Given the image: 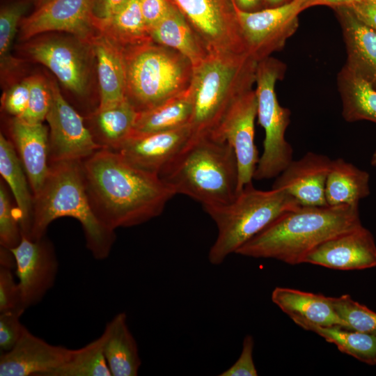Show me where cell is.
Returning a JSON list of instances; mask_svg holds the SVG:
<instances>
[{
    "instance_id": "obj_33",
    "label": "cell",
    "mask_w": 376,
    "mask_h": 376,
    "mask_svg": "<svg viewBox=\"0 0 376 376\" xmlns=\"http://www.w3.org/2000/svg\"><path fill=\"white\" fill-rule=\"evenodd\" d=\"M34 0H2L0 8V70L1 80L10 79L20 68L21 61L10 50L18 27Z\"/></svg>"
},
{
    "instance_id": "obj_7",
    "label": "cell",
    "mask_w": 376,
    "mask_h": 376,
    "mask_svg": "<svg viewBox=\"0 0 376 376\" xmlns=\"http://www.w3.org/2000/svg\"><path fill=\"white\" fill-rule=\"evenodd\" d=\"M124 53L125 97L137 112L162 104L191 88L193 64L178 51L152 40Z\"/></svg>"
},
{
    "instance_id": "obj_8",
    "label": "cell",
    "mask_w": 376,
    "mask_h": 376,
    "mask_svg": "<svg viewBox=\"0 0 376 376\" xmlns=\"http://www.w3.org/2000/svg\"><path fill=\"white\" fill-rule=\"evenodd\" d=\"M285 69L282 62L270 56L258 61L257 117L264 129L265 139L253 175L256 180L276 178L293 160L292 148L285 136L290 112L280 105L275 93L276 82L283 78Z\"/></svg>"
},
{
    "instance_id": "obj_9",
    "label": "cell",
    "mask_w": 376,
    "mask_h": 376,
    "mask_svg": "<svg viewBox=\"0 0 376 376\" xmlns=\"http://www.w3.org/2000/svg\"><path fill=\"white\" fill-rule=\"evenodd\" d=\"M210 54H248L234 0H172Z\"/></svg>"
},
{
    "instance_id": "obj_41",
    "label": "cell",
    "mask_w": 376,
    "mask_h": 376,
    "mask_svg": "<svg viewBox=\"0 0 376 376\" xmlns=\"http://www.w3.org/2000/svg\"><path fill=\"white\" fill-rule=\"evenodd\" d=\"M254 340L251 335H246L242 343L241 354L237 360L220 376H257L258 372L253 359Z\"/></svg>"
},
{
    "instance_id": "obj_10",
    "label": "cell",
    "mask_w": 376,
    "mask_h": 376,
    "mask_svg": "<svg viewBox=\"0 0 376 376\" xmlns=\"http://www.w3.org/2000/svg\"><path fill=\"white\" fill-rule=\"evenodd\" d=\"M23 50L32 61L47 67L74 95H88L93 55L88 42L75 37H43L29 40Z\"/></svg>"
},
{
    "instance_id": "obj_15",
    "label": "cell",
    "mask_w": 376,
    "mask_h": 376,
    "mask_svg": "<svg viewBox=\"0 0 376 376\" xmlns=\"http://www.w3.org/2000/svg\"><path fill=\"white\" fill-rule=\"evenodd\" d=\"M93 0H51L24 17L20 38L29 40L49 31H64L88 42L96 33L93 24Z\"/></svg>"
},
{
    "instance_id": "obj_40",
    "label": "cell",
    "mask_w": 376,
    "mask_h": 376,
    "mask_svg": "<svg viewBox=\"0 0 376 376\" xmlns=\"http://www.w3.org/2000/svg\"><path fill=\"white\" fill-rule=\"evenodd\" d=\"M23 313L21 311L0 313V348L3 352L10 351L21 337L25 327L20 322Z\"/></svg>"
},
{
    "instance_id": "obj_20",
    "label": "cell",
    "mask_w": 376,
    "mask_h": 376,
    "mask_svg": "<svg viewBox=\"0 0 376 376\" xmlns=\"http://www.w3.org/2000/svg\"><path fill=\"white\" fill-rule=\"evenodd\" d=\"M9 133L35 196L41 190L49 170L48 129L42 123H30L13 117Z\"/></svg>"
},
{
    "instance_id": "obj_45",
    "label": "cell",
    "mask_w": 376,
    "mask_h": 376,
    "mask_svg": "<svg viewBox=\"0 0 376 376\" xmlns=\"http://www.w3.org/2000/svg\"><path fill=\"white\" fill-rule=\"evenodd\" d=\"M361 0H308L307 8L315 5H327L334 7L350 6Z\"/></svg>"
},
{
    "instance_id": "obj_38",
    "label": "cell",
    "mask_w": 376,
    "mask_h": 376,
    "mask_svg": "<svg viewBox=\"0 0 376 376\" xmlns=\"http://www.w3.org/2000/svg\"><path fill=\"white\" fill-rule=\"evenodd\" d=\"M18 282L12 269L0 266V313L10 311L24 312Z\"/></svg>"
},
{
    "instance_id": "obj_13",
    "label": "cell",
    "mask_w": 376,
    "mask_h": 376,
    "mask_svg": "<svg viewBox=\"0 0 376 376\" xmlns=\"http://www.w3.org/2000/svg\"><path fill=\"white\" fill-rule=\"evenodd\" d=\"M256 116L257 97L255 90L251 89L233 102L210 134L226 141L234 150L239 170V192L252 182L259 160L254 141Z\"/></svg>"
},
{
    "instance_id": "obj_31",
    "label": "cell",
    "mask_w": 376,
    "mask_h": 376,
    "mask_svg": "<svg viewBox=\"0 0 376 376\" xmlns=\"http://www.w3.org/2000/svg\"><path fill=\"white\" fill-rule=\"evenodd\" d=\"M193 99L186 93L150 109L138 112L133 133L147 134L172 130L190 124Z\"/></svg>"
},
{
    "instance_id": "obj_23",
    "label": "cell",
    "mask_w": 376,
    "mask_h": 376,
    "mask_svg": "<svg viewBox=\"0 0 376 376\" xmlns=\"http://www.w3.org/2000/svg\"><path fill=\"white\" fill-rule=\"evenodd\" d=\"M272 302L293 321L304 320L324 327L345 324L337 314L331 297L296 289L276 287L271 295Z\"/></svg>"
},
{
    "instance_id": "obj_3",
    "label": "cell",
    "mask_w": 376,
    "mask_h": 376,
    "mask_svg": "<svg viewBox=\"0 0 376 376\" xmlns=\"http://www.w3.org/2000/svg\"><path fill=\"white\" fill-rule=\"evenodd\" d=\"M159 177L176 194L203 208L231 203L239 193V170L233 148L207 134L191 137Z\"/></svg>"
},
{
    "instance_id": "obj_25",
    "label": "cell",
    "mask_w": 376,
    "mask_h": 376,
    "mask_svg": "<svg viewBox=\"0 0 376 376\" xmlns=\"http://www.w3.org/2000/svg\"><path fill=\"white\" fill-rule=\"evenodd\" d=\"M103 352L111 376H136L141 365L136 341L125 313L116 314L101 334Z\"/></svg>"
},
{
    "instance_id": "obj_26",
    "label": "cell",
    "mask_w": 376,
    "mask_h": 376,
    "mask_svg": "<svg viewBox=\"0 0 376 376\" xmlns=\"http://www.w3.org/2000/svg\"><path fill=\"white\" fill-rule=\"evenodd\" d=\"M0 173L15 201L22 235L29 238L34 196L31 194L27 175L13 143L2 133L0 134Z\"/></svg>"
},
{
    "instance_id": "obj_28",
    "label": "cell",
    "mask_w": 376,
    "mask_h": 376,
    "mask_svg": "<svg viewBox=\"0 0 376 376\" xmlns=\"http://www.w3.org/2000/svg\"><path fill=\"white\" fill-rule=\"evenodd\" d=\"M138 112L125 98L113 104L97 108L88 127L95 143L102 148L116 150L133 133Z\"/></svg>"
},
{
    "instance_id": "obj_5",
    "label": "cell",
    "mask_w": 376,
    "mask_h": 376,
    "mask_svg": "<svg viewBox=\"0 0 376 376\" xmlns=\"http://www.w3.org/2000/svg\"><path fill=\"white\" fill-rule=\"evenodd\" d=\"M257 65L248 54H210L194 68L192 136L210 134L233 102L253 89Z\"/></svg>"
},
{
    "instance_id": "obj_44",
    "label": "cell",
    "mask_w": 376,
    "mask_h": 376,
    "mask_svg": "<svg viewBox=\"0 0 376 376\" xmlns=\"http://www.w3.org/2000/svg\"><path fill=\"white\" fill-rule=\"evenodd\" d=\"M126 1L127 0H93V17L96 19L104 18Z\"/></svg>"
},
{
    "instance_id": "obj_39",
    "label": "cell",
    "mask_w": 376,
    "mask_h": 376,
    "mask_svg": "<svg viewBox=\"0 0 376 376\" xmlns=\"http://www.w3.org/2000/svg\"><path fill=\"white\" fill-rule=\"evenodd\" d=\"M30 93L29 78L13 84L2 95L3 110L15 118H20L26 111Z\"/></svg>"
},
{
    "instance_id": "obj_29",
    "label": "cell",
    "mask_w": 376,
    "mask_h": 376,
    "mask_svg": "<svg viewBox=\"0 0 376 376\" xmlns=\"http://www.w3.org/2000/svg\"><path fill=\"white\" fill-rule=\"evenodd\" d=\"M369 173L342 158L331 162L325 185L328 205H359L370 194Z\"/></svg>"
},
{
    "instance_id": "obj_16",
    "label": "cell",
    "mask_w": 376,
    "mask_h": 376,
    "mask_svg": "<svg viewBox=\"0 0 376 376\" xmlns=\"http://www.w3.org/2000/svg\"><path fill=\"white\" fill-rule=\"evenodd\" d=\"M192 137L190 124L152 133H132L116 150L127 162L141 171L159 176Z\"/></svg>"
},
{
    "instance_id": "obj_43",
    "label": "cell",
    "mask_w": 376,
    "mask_h": 376,
    "mask_svg": "<svg viewBox=\"0 0 376 376\" xmlns=\"http://www.w3.org/2000/svg\"><path fill=\"white\" fill-rule=\"evenodd\" d=\"M347 7L361 22L376 32V0H361Z\"/></svg>"
},
{
    "instance_id": "obj_18",
    "label": "cell",
    "mask_w": 376,
    "mask_h": 376,
    "mask_svg": "<svg viewBox=\"0 0 376 376\" xmlns=\"http://www.w3.org/2000/svg\"><path fill=\"white\" fill-rule=\"evenodd\" d=\"M71 349L51 345L24 327L15 345L0 357L1 376H51Z\"/></svg>"
},
{
    "instance_id": "obj_12",
    "label": "cell",
    "mask_w": 376,
    "mask_h": 376,
    "mask_svg": "<svg viewBox=\"0 0 376 376\" xmlns=\"http://www.w3.org/2000/svg\"><path fill=\"white\" fill-rule=\"evenodd\" d=\"M52 102L46 116L49 127V163L81 161L102 148L84 118L63 97L58 84L49 80Z\"/></svg>"
},
{
    "instance_id": "obj_48",
    "label": "cell",
    "mask_w": 376,
    "mask_h": 376,
    "mask_svg": "<svg viewBox=\"0 0 376 376\" xmlns=\"http://www.w3.org/2000/svg\"><path fill=\"white\" fill-rule=\"evenodd\" d=\"M51 0H34V10L43 6Z\"/></svg>"
},
{
    "instance_id": "obj_32",
    "label": "cell",
    "mask_w": 376,
    "mask_h": 376,
    "mask_svg": "<svg viewBox=\"0 0 376 376\" xmlns=\"http://www.w3.org/2000/svg\"><path fill=\"white\" fill-rule=\"evenodd\" d=\"M293 322L334 344L340 352L365 363L376 365V336L340 326H319L299 320Z\"/></svg>"
},
{
    "instance_id": "obj_2",
    "label": "cell",
    "mask_w": 376,
    "mask_h": 376,
    "mask_svg": "<svg viewBox=\"0 0 376 376\" xmlns=\"http://www.w3.org/2000/svg\"><path fill=\"white\" fill-rule=\"evenodd\" d=\"M361 226L359 205H300L281 215L235 253L298 265L322 242Z\"/></svg>"
},
{
    "instance_id": "obj_42",
    "label": "cell",
    "mask_w": 376,
    "mask_h": 376,
    "mask_svg": "<svg viewBox=\"0 0 376 376\" xmlns=\"http://www.w3.org/2000/svg\"><path fill=\"white\" fill-rule=\"evenodd\" d=\"M172 0H140L141 10L149 30L166 15Z\"/></svg>"
},
{
    "instance_id": "obj_49",
    "label": "cell",
    "mask_w": 376,
    "mask_h": 376,
    "mask_svg": "<svg viewBox=\"0 0 376 376\" xmlns=\"http://www.w3.org/2000/svg\"><path fill=\"white\" fill-rule=\"evenodd\" d=\"M370 163L373 166L376 167V150L373 152L371 156Z\"/></svg>"
},
{
    "instance_id": "obj_35",
    "label": "cell",
    "mask_w": 376,
    "mask_h": 376,
    "mask_svg": "<svg viewBox=\"0 0 376 376\" xmlns=\"http://www.w3.org/2000/svg\"><path fill=\"white\" fill-rule=\"evenodd\" d=\"M331 300L345 328L376 336V312L354 301L349 295L331 297Z\"/></svg>"
},
{
    "instance_id": "obj_6",
    "label": "cell",
    "mask_w": 376,
    "mask_h": 376,
    "mask_svg": "<svg viewBox=\"0 0 376 376\" xmlns=\"http://www.w3.org/2000/svg\"><path fill=\"white\" fill-rule=\"evenodd\" d=\"M301 205L284 190L263 191L246 185L230 203L203 208L217 228V237L208 253L218 265L283 214Z\"/></svg>"
},
{
    "instance_id": "obj_30",
    "label": "cell",
    "mask_w": 376,
    "mask_h": 376,
    "mask_svg": "<svg viewBox=\"0 0 376 376\" xmlns=\"http://www.w3.org/2000/svg\"><path fill=\"white\" fill-rule=\"evenodd\" d=\"M338 84L344 119L376 123V88L346 65L338 74Z\"/></svg>"
},
{
    "instance_id": "obj_11",
    "label": "cell",
    "mask_w": 376,
    "mask_h": 376,
    "mask_svg": "<svg viewBox=\"0 0 376 376\" xmlns=\"http://www.w3.org/2000/svg\"><path fill=\"white\" fill-rule=\"evenodd\" d=\"M308 1L290 0L277 6L252 12L236 7L249 54L259 61L281 49L295 32L298 14L307 8Z\"/></svg>"
},
{
    "instance_id": "obj_17",
    "label": "cell",
    "mask_w": 376,
    "mask_h": 376,
    "mask_svg": "<svg viewBox=\"0 0 376 376\" xmlns=\"http://www.w3.org/2000/svg\"><path fill=\"white\" fill-rule=\"evenodd\" d=\"M304 263L338 270H359L376 267V244L363 225L320 244Z\"/></svg>"
},
{
    "instance_id": "obj_22",
    "label": "cell",
    "mask_w": 376,
    "mask_h": 376,
    "mask_svg": "<svg viewBox=\"0 0 376 376\" xmlns=\"http://www.w3.org/2000/svg\"><path fill=\"white\" fill-rule=\"evenodd\" d=\"M337 8L347 53L345 65L376 88V32L348 7Z\"/></svg>"
},
{
    "instance_id": "obj_21",
    "label": "cell",
    "mask_w": 376,
    "mask_h": 376,
    "mask_svg": "<svg viewBox=\"0 0 376 376\" xmlns=\"http://www.w3.org/2000/svg\"><path fill=\"white\" fill-rule=\"evenodd\" d=\"M88 43L97 62L100 92L99 104L97 108L105 107L123 101L126 98L124 49L97 31L91 38Z\"/></svg>"
},
{
    "instance_id": "obj_27",
    "label": "cell",
    "mask_w": 376,
    "mask_h": 376,
    "mask_svg": "<svg viewBox=\"0 0 376 376\" xmlns=\"http://www.w3.org/2000/svg\"><path fill=\"white\" fill-rule=\"evenodd\" d=\"M93 24L100 33L124 50L152 41L141 10L140 0H127L109 16L96 19Z\"/></svg>"
},
{
    "instance_id": "obj_37",
    "label": "cell",
    "mask_w": 376,
    "mask_h": 376,
    "mask_svg": "<svg viewBox=\"0 0 376 376\" xmlns=\"http://www.w3.org/2000/svg\"><path fill=\"white\" fill-rule=\"evenodd\" d=\"M22 235L17 208L13 207L10 195L4 185L0 183V244L11 249L21 242Z\"/></svg>"
},
{
    "instance_id": "obj_24",
    "label": "cell",
    "mask_w": 376,
    "mask_h": 376,
    "mask_svg": "<svg viewBox=\"0 0 376 376\" xmlns=\"http://www.w3.org/2000/svg\"><path fill=\"white\" fill-rule=\"evenodd\" d=\"M152 40L186 56L194 68L210 54L185 15L172 1L166 15L150 29Z\"/></svg>"
},
{
    "instance_id": "obj_19",
    "label": "cell",
    "mask_w": 376,
    "mask_h": 376,
    "mask_svg": "<svg viewBox=\"0 0 376 376\" xmlns=\"http://www.w3.org/2000/svg\"><path fill=\"white\" fill-rule=\"evenodd\" d=\"M331 159L313 152L292 160L276 178L272 188L284 190L301 205H328L325 185Z\"/></svg>"
},
{
    "instance_id": "obj_4",
    "label": "cell",
    "mask_w": 376,
    "mask_h": 376,
    "mask_svg": "<svg viewBox=\"0 0 376 376\" xmlns=\"http://www.w3.org/2000/svg\"><path fill=\"white\" fill-rule=\"evenodd\" d=\"M69 217L83 228L86 244L97 260L107 258L116 241L115 230L104 226L95 214L84 181L81 161L49 164V170L40 192L34 196L33 218L29 239L44 236L56 219Z\"/></svg>"
},
{
    "instance_id": "obj_34",
    "label": "cell",
    "mask_w": 376,
    "mask_h": 376,
    "mask_svg": "<svg viewBox=\"0 0 376 376\" xmlns=\"http://www.w3.org/2000/svg\"><path fill=\"white\" fill-rule=\"evenodd\" d=\"M51 376H111L103 352L102 335L70 355Z\"/></svg>"
},
{
    "instance_id": "obj_36",
    "label": "cell",
    "mask_w": 376,
    "mask_h": 376,
    "mask_svg": "<svg viewBox=\"0 0 376 376\" xmlns=\"http://www.w3.org/2000/svg\"><path fill=\"white\" fill-rule=\"evenodd\" d=\"M30 93L28 106L20 118L30 123H42L46 119L52 102L49 80L40 75L29 77Z\"/></svg>"
},
{
    "instance_id": "obj_1",
    "label": "cell",
    "mask_w": 376,
    "mask_h": 376,
    "mask_svg": "<svg viewBox=\"0 0 376 376\" xmlns=\"http://www.w3.org/2000/svg\"><path fill=\"white\" fill-rule=\"evenodd\" d=\"M81 164L91 207L112 230L159 216L176 195L159 175L135 168L109 149L97 150Z\"/></svg>"
},
{
    "instance_id": "obj_46",
    "label": "cell",
    "mask_w": 376,
    "mask_h": 376,
    "mask_svg": "<svg viewBox=\"0 0 376 376\" xmlns=\"http://www.w3.org/2000/svg\"><path fill=\"white\" fill-rule=\"evenodd\" d=\"M236 7L246 12L256 11L260 3V0H234Z\"/></svg>"
},
{
    "instance_id": "obj_47",
    "label": "cell",
    "mask_w": 376,
    "mask_h": 376,
    "mask_svg": "<svg viewBox=\"0 0 376 376\" xmlns=\"http://www.w3.org/2000/svg\"><path fill=\"white\" fill-rule=\"evenodd\" d=\"M266 3L271 6H277L281 4L282 2L285 1V0H264Z\"/></svg>"
},
{
    "instance_id": "obj_14",
    "label": "cell",
    "mask_w": 376,
    "mask_h": 376,
    "mask_svg": "<svg viewBox=\"0 0 376 376\" xmlns=\"http://www.w3.org/2000/svg\"><path fill=\"white\" fill-rule=\"evenodd\" d=\"M15 260L22 303L25 309L39 303L54 284L58 262L52 243L45 237L33 240L22 236L10 249Z\"/></svg>"
}]
</instances>
